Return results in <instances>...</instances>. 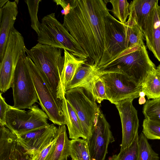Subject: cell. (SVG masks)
Masks as SVG:
<instances>
[{
  "mask_svg": "<svg viewBox=\"0 0 160 160\" xmlns=\"http://www.w3.org/2000/svg\"><path fill=\"white\" fill-rule=\"evenodd\" d=\"M95 70L94 65L86 64L77 71L72 80L67 85L65 91L80 87L92 75Z\"/></svg>",
  "mask_w": 160,
  "mask_h": 160,
  "instance_id": "26",
  "label": "cell"
},
{
  "mask_svg": "<svg viewBox=\"0 0 160 160\" xmlns=\"http://www.w3.org/2000/svg\"><path fill=\"white\" fill-rule=\"evenodd\" d=\"M69 2L70 9L64 15L63 24L87 55L88 64L96 67L103 52L106 19L109 9L103 0Z\"/></svg>",
  "mask_w": 160,
  "mask_h": 160,
  "instance_id": "1",
  "label": "cell"
},
{
  "mask_svg": "<svg viewBox=\"0 0 160 160\" xmlns=\"http://www.w3.org/2000/svg\"><path fill=\"white\" fill-rule=\"evenodd\" d=\"M24 39L15 28L9 34L3 58L0 62V90L2 93L11 87L15 71L18 62L26 55Z\"/></svg>",
  "mask_w": 160,
  "mask_h": 160,
  "instance_id": "9",
  "label": "cell"
},
{
  "mask_svg": "<svg viewBox=\"0 0 160 160\" xmlns=\"http://www.w3.org/2000/svg\"><path fill=\"white\" fill-rule=\"evenodd\" d=\"M55 138V147L47 160H67L70 155V140L68 137L65 125L59 126Z\"/></svg>",
  "mask_w": 160,
  "mask_h": 160,
  "instance_id": "19",
  "label": "cell"
},
{
  "mask_svg": "<svg viewBox=\"0 0 160 160\" xmlns=\"http://www.w3.org/2000/svg\"><path fill=\"white\" fill-rule=\"evenodd\" d=\"M103 82L108 100L115 104L125 99L139 97L141 86L120 70L96 72Z\"/></svg>",
  "mask_w": 160,
  "mask_h": 160,
  "instance_id": "8",
  "label": "cell"
},
{
  "mask_svg": "<svg viewBox=\"0 0 160 160\" xmlns=\"http://www.w3.org/2000/svg\"><path fill=\"white\" fill-rule=\"evenodd\" d=\"M41 1V0L25 1L30 17L31 27L37 34L39 32L40 24L38 19V13L39 4Z\"/></svg>",
  "mask_w": 160,
  "mask_h": 160,
  "instance_id": "31",
  "label": "cell"
},
{
  "mask_svg": "<svg viewBox=\"0 0 160 160\" xmlns=\"http://www.w3.org/2000/svg\"><path fill=\"white\" fill-rule=\"evenodd\" d=\"M55 136L54 139L40 152L32 157L30 160H47L51 155L56 145Z\"/></svg>",
  "mask_w": 160,
  "mask_h": 160,
  "instance_id": "33",
  "label": "cell"
},
{
  "mask_svg": "<svg viewBox=\"0 0 160 160\" xmlns=\"http://www.w3.org/2000/svg\"><path fill=\"white\" fill-rule=\"evenodd\" d=\"M157 69L159 71V72L160 73V64L159 65V66L157 67Z\"/></svg>",
  "mask_w": 160,
  "mask_h": 160,
  "instance_id": "40",
  "label": "cell"
},
{
  "mask_svg": "<svg viewBox=\"0 0 160 160\" xmlns=\"http://www.w3.org/2000/svg\"><path fill=\"white\" fill-rule=\"evenodd\" d=\"M17 4L15 1L9 0L0 8V62L4 56L9 34L15 28L14 25L18 13Z\"/></svg>",
  "mask_w": 160,
  "mask_h": 160,
  "instance_id": "15",
  "label": "cell"
},
{
  "mask_svg": "<svg viewBox=\"0 0 160 160\" xmlns=\"http://www.w3.org/2000/svg\"><path fill=\"white\" fill-rule=\"evenodd\" d=\"M138 160H159L158 154L149 143L147 138L141 133L138 137Z\"/></svg>",
  "mask_w": 160,
  "mask_h": 160,
  "instance_id": "27",
  "label": "cell"
},
{
  "mask_svg": "<svg viewBox=\"0 0 160 160\" xmlns=\"http://www.w3.org/2000/svg\"><path fill=\"white\" fill-rule=\"evenodd\" d=\"M158 1L134 0L129 4L128 20L134 22L143 33L149 15Z\"/></svg>",
  "mask_w": 160,
  "mask_h": 160,
  "instance_id": "17",
  "label": "cell"
},
{
  "mask_svg": "<svg viewBox=\"0 0 160 160\" xmlns=\"http://www.w3.org/2000/svg\"><path fill=\"white\" fill-rule=\"evenodd\" d=\"M24 60L42 109L53 124L59 126L66 125L62 100L56 97L48 80L32 60L26 56Z\"/></svg>",
  "mask_w": 160,
  "mask_h": 160,
  "instance_id": "5",
  "label": "cell"
},
{
  "mask_svg": "<svg viewBox=\"0 0 160 160\" xmlns=\"http://www.w3.org/2000/svg\"><path fill=\"white\" fill-rule=\"evenodd\" d=\"M112 5V8L109 9L114 17L122 24L126 22L129 15V3L126 0H110L108 1Z\"/></svg>",
  "mask_w": 160,
  "mask_h": 160,
  "instance_id": "28",
  "label": "cell"
},
{
  "mask_svg": "<svg viewBox=\"0 0 160 160\" xmlns=\"http://www.w3.org/2000/svg\"><path fill=\"white\" fill-rule=\"evenodd\" d=\"M142 133L147 139H160V123L145 118L143 123Z\"/></svg>",
  "mask_w": 160,
  "mask_h": 160,
  "instance_id": "32",
  "label": "cell"
},
{
  "mask_svg": "<svg viewBox=\"0 0 160 160\" xmlns=\"http://www.w3.org/2000/svg\"><path fill=\"white\" fill-rule=\"evenodd\" d=\"M139 103L140 104H144L146 102V99L144 97H140L139 99Z\"/></svg>",
  "mask_w": 160,
  "mask_h": 160,
  "instance_id": "36",
  "label": "cell"
},
{
  "mask_svg": "<svg viewBox=\"0 0 160 160\" xmlns=\"http://www.w3.org/2000/svg\"><path fill=\"white\" fill-rule=\"evenodd\" d=\"M142 112L145 118L160 123V98L146 101Z\"/></svg>",
  "mask_w": 160,
  "mask_h": 160,
  "instance_id": "30",
  "label": "cell"
},
{
  "mask_svg": "<svg viewBox=\"0 0 160 160\" xmlns=\"http://www.w3.org/2000/svg\"><path fill=\"white\" fill-rule=\"evenodd\" d=\"M126 48L123 24L108 13L106 17L105 26L103 52L95 68H99L107 64Z\"/></svg>",
  "mask_w": 160,
  "mask_h": 160,
  "instance_id": "11",
  "label": "cell"
},
{
  "mask_svg": "<svg viewBox=\"0 0 160 160\" xmlns=\"http://www.w3.org/2000/svg\"><path fill=\"white\" fill-rule=\"evenodd\" d=\"M63 111L68 131L69 137L76 139L81 137L87 140L79 119L73 107L64 96L62 100Z\"/></svg>",
  "mask_w": 160,
  "mask_h": 160,
  "instance_id": "18",
  "label": "cell"
},
{
  "mask_svg": "<svg viewBox=\"0 0 160 160\" xmlns=\"http://www.w3.org/2000/svg\"><path fill=\"white\" fill-rule=\"evenodd\" d=\"M8 0H0V8H2L8 1Z\"/></svg>",
  "mask_w": 160,
  "mask_h": 160,
  "instance_id": "37",
  "label": "cell"
},
{
  "mask_svg": "<svg viewBox=\"0 0 160 160\" xmlns=\"http://www.w3.org/2000/svg\"><path fill=\"white\" fill-rule=\"evenodd\" d=\"M80 87L89 91L98 103H100L104 100H108L103 82L95 70Z\"/></svg>",
  "mask_w": 160,
  "mask_h": 160,
  "instance_id": "23",
  "label": "cell"
},
{
  "mask_svg": "<svg viewBox=\"0 0 160 160\" xmlns=\"http://www.w3.org/2000/svg\"><path fill=\"white\" fill-rule=\"evenodd\" d=\"M17 140L15 133L0 124V160H12Z\"/></svg>",
  "mask_w": 160,
  "mask_h": 160,
  "instance_id": "21",
  "label": "cell"
},
{
  "mask_svg": "<svg viewBox=\"0 0 160 160\" xmlns=\"http://www.w3.org/2000/svg\"><path fill=\"white\" fill-rule=\"evenodd\" d=\"M25 52L45 76L56 97L62 100L65 94L61 82L64 62L62 49L38 43L30 49L26 48Z\"/></svg>",
  "mask_w": 160,
  "mask_h": 160,
  "instance_id": "2",
  "label": "cell"
},
{
  "mask_svg": "<svg viewBox=\"0 0 160 160\" xmlns=\"http://www.w3.org/2000/svg\"><path fill=\"white\" fill-rule=\"evenodd\" d=\"M70 153L72 160H91L86 139L78 138L70 140Z\"/></svg>",
  "mask_w": 160,
  "mask_h": 160,
  "instance_id": "25",
  "label": "cell"
},
{
  "mask_svg": "<svg viewBox=\"0 0 160 160\" xmlns=\"http://www.w3.org/2000/svg\"><path fill=\"white\" fill-rule=\"evenodd\" d=\"M32 157L18 143L14 149L12 160H30Z\"/></svg>",
  "mask_w": 160,
  "mask_h": 160,
  "instance_id": "34",
  "label": "cell"
},
{
  "mask_svg": "<svg viewBox=\"0 0 160 160\" xmlns=\"http://www.w3.org/2000/svg\"><path fill=\"white\" fill-rule=\"evenodd\" d=\"M29 110L20 109L9 105L6 117V127L21 137L31 131L48 126L46 113L34 104Z\"/></svg>",
  "mask_w": 160,
  "mask_h": 160,
  "instance_id": "6",
  "label": "cell"
},
{
  "mask_svg": "<svg viewBox=\"0 0 160 160\" xmlns=\"http://www.w3.org/2000/svg\"><path fill=\"white\" fill-rule=\"evenodd\" d=\"M65 96L77 114L87 140L92 134L99 107L92 94L82 87L67 90Z\"/></svg>",
  "mask_w": 160,
  "mask_h": 160,
  "instance_id": "7",
  "label": "cell"
},
{
  "mask_svg": "<svg viewBox=\"0 0 160 160\" xmlns=\"http://www.w3.org/2000/svg\"><path fill=\"white\" fill-rule=\"evenodd\" d=\"M64 62L61 77V82L64 91L74 76L77 70L85 65L87 59L77 58L67 50L64 49Z\"/></svg>",
  "mask_w": 160,
  "mask_h": 160,
  "instance_id": "20",
  "label": "cell"
},
{
  "mask_svg": "<svg viewBox=\"0 0 160 160\" xmlns=\"http://www.w3.org/2000/svg\"><path fill=\"white\" fill-rule=\"evenodd\" d=\"M158 14H159V20L160 21V6H159V5L158 6Z\"/></svg>",
  "mask_w": 160,
  "mask_h": 160,
  "instance_id": "39",
  "label": "cell"
},
{
  "mask_svg": "<svg viewBox=\"0 0 160 160\" xmlns=\"http://www.w3.org/2000/svg\"><path fill=\"white\" fill-rule=\"evenodd\" d=\"M158 6V3L151 12L143 34L147 47L160 62V21Z\"/></svg>",
  "mask_w": 160,
  "mask_h": 160,
  "instance_id": "16",
  "label": "cell"
},
{
  "mask_svg": "<svg viewBox=\"0 0 160 160\" xmlns=\"http://www.w3.org/2000/svg\"><path fill=\"white\" fill-rule=\"evenodd\" d=\"M156 68L148 56L145 45L127 48L97 71L119 70L141 86L149 72Z\"/></svg>",
  "mask_w": 160,
  "mask_h": 160,
  "instance_id": "3",
  "label": "cell"
},
{
  "mask_svg": "<svg viewBox=\"0 0 160 160\" xmlns=\"http://www.w3.org/2000/svg\"><path fill=\"white\" fill-rule=\"evenodd\" d=\"M91 160H105L109 144L114 141L110 127L100 108L92 134L87 140Z\"/></svg>",
  "mask_w": 160,
  "mask_h": 160,
  "instance_id": "12",
  "label": "cell"
},
{
  "mask_svg": "<svg viewBox=\"0 0 160 160\" xmlns=\"http://www.w3.org/2000/svg\"><path fill=\"white\" fill-rule=\"evenodd\" d=\"M141 86L148 99L160 98V73L157 68L151 69Z\"/></svg>",
  "mask_w": 160,
  "mask_h": 160,
  "instance_id": "22",
  "label": "cell"
},
{
  "mask_svg": "<svg viewBox=\"0 0 160 160\" xmlns=\"http://www.w3.org/2000/svg\"><path fill=\"white\" fill-rule=\"evenodd\" d=\"M57 128L54 124H49L17 137L18 143L32 158L53 141Z\"/></svg>",
  "mask_w": 160,
  "mask_h": 160,
  "instance_id": "14",
  "label": "cell"
},
{
  "mask_svg": "<svg viewBox=\"0 0 160 160\" xmlns=\"http://www.w3.org/2000/svg\"><path fill=\"white\" fill-rule=\"evenodd\" d=\"M37 35L39 43L65 49L77 58L88 60L84 51L63 24L57 19L55 13L42 18Z\"/></svg>",
  "mask_w": 160,
  "mask_h": 160,
  "instance_id": "4",
  "label": "cell"
},
{
  "mask_svg": "<svg viewBox=\"0 0 160 160\" xmlns=\"http://www.w3.org/2000/svg\"><path fill=\"white\" fill-rule=\"evenodd\" d=\"M123 24L125 31L127 48L144 45V34L134 22L128 20Z\"/></svg>",
  "mask_w": 160,
  "mask_h": 160,
  "instance_id": "24",
  "label": "cell"
},
{
  "mask_svg": "<svg viewBox=\"0 0 160 160\" xmlns=\"http://www.w3.org/2000/svg\"><path fill=\"white\" fill-rule=\"evenodd\" d=\"M138 134L128 147L120 151L118 154L113 155L107 160H138Z\"/></svg>",
  "mask_w": 160,
  "mask_h": 160,
  "instance_id": "29",
  "label": "cell"
},
{
  "mask_svg": "<svg viewBox=\"0 0 160 160\" xmlns=\"http://www.w3.org/2000/svg\"><path fill=\"white\" fill-rule=\"evenodd\" d=\"M145 93L141 91L139 93V96L140 97H144L145 96Z\"/></svg>",
  "mask_w": 160,
  "mask_h": 160,
  "instance_id": "38",
  "label": "cell"
},
{
  "mask_svg": "<svg viewBox=\"0 0 160 160\" xmlns=\"http://www.w3.org/2000/svg\"><path fill=\"white\" fill-rule=\"evenodd\" d=\"M26 55L19 59L16 68L11 87L16 108H29L38 100L34 85L24 60Z\"/></svg>",
  "mask_w": 160,
  "mask_h": 160,
  "instance_id": "10",
  "label": "cell"
},
{
  "mask_svg": "<svg viewBox=\"0 0 160 160\" xmlns=\"http://www.w3.org/2000/svg\"><path fill=\"white\" fill-rule=\"evenodd\" d=\"M0 124L5 126L6 113L9 105L6 102L1 92L0 93Z\"/></svg>",
  "mask_w": 160,
  "mask_h": 160,
  "instance_id": "35",
  "label": "cell"
},
{
  "mask_svg": "<svg viewBox=\"0 0 160 160\" xmlns=\"http://www.w3.org/2000/svg\"><path fill=\"white\" fill-rule=\"evenodd\" d=\"M133 99L120 101L115 105L118 110L122 129V139L120 151L129 146L138 133L139 127L138 112L133 106Z\"/></svg>",
  "mask_w": 160,
  "mask_h": 160,
  "instance_id": "13",
  "label": "cell"
}]
</instances>
